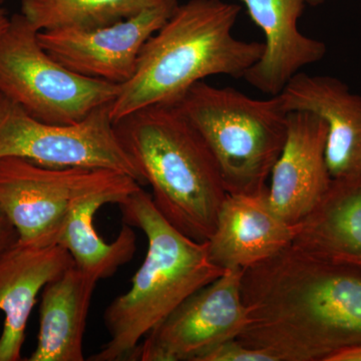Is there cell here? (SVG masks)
Returning a JSON list of instances; mask_svg holds the SVG:
<instances>
[{
    "label": "cell",
    "mask_w": 361,
    "mask_h": 361,
    "mask_svg": "<svg viewBox=\"0 0 361 361\" xmlns=\"http://www.w3.org/2000/svg\"><path fill=\"white\" fill-rule=\"evenodd\" d=\"M249 323L238 339L276 361H329L361 346V269L291 243L243 270Z\"/></svg>",
    "instance_id": "cell-1"
},
{
    "label": "cell",
    "mask_w": 361,
    "mask_h": 361,
    "mask_svg": "<svg viewBox=\"0 0 361 361\" xmlns=\"http://www.w3.org/2000/svg\"><path fill=\"white\" fill-rule=\"evenodd\" d=\"M240 11L223 0L179 4L142 47L134 75L118 87L110 104L114 123L147 106L176 104L205 78H244L264 44L233 35Z\"/></svg>",
    "instance_id": "cell-2"
},
{
    "label": "cell",
    "mask_w": 361,
    "mask_h": 361,
    "mask_svg": "<svg viewBox=\"0 0 361 361\" xmlns=\"http://www.w3.org/2000/svg\"><path fill=\"white\" fill-rule=\"evenodd\" d=\"M125 224L146 235L148 251L130 290L111 301L104 313L108 342L92 361L130 360L140 342L185 300L220 277L207 242L183 234L140 188L120 204Z\"/></svg>",
    "instance_id": "cell-3"
},
{
    "label": "cell",
    "mask_w": 361,
    "mask_h": 361,
    "mask_svg": "<svg viewBox=\"0 0 361 361\" xmlns=\"http://www.w3.org/2000/svg\"><path fill=\"white\" fill-rule=\"evenodd\" d=\"M115 127L161 215L189 238L208 241L228 194L198 130L176 104L147 106Z\"/></svg>",
    "instance_id": "cell-4"
},
{
    "label": "cell",
    "mask_w": 361,
    "mask_h": 361,
    "mask_svg": "<svg viewBox=\"0 0 361 361\" xmlns=\"http://www.w3.org/2000/svg\"><path fill=\"white\" fill-rule=\"evenodd\" d=\"M174 104L205 141L227 194L267 191L288 129V111L279 96L253 99L202 80Z\"/></svg>",
    "instance_id": "cell-5"
},
{
    "label": "cell",
    "mask_w": 361,
    "mask_h": 361,
    "mask_svg": "<svg viewBox=\"0 0 361 361\" xmlns=\"http://www.w3.org/2000/svg\"><path fill=\"white\" fill-rule=\"evenodd\" d=\"M39 32L23 14L11 16L0 39V94L37 120L63 125L113 103L120 85L68 70L45 51Z\"/></svg>",
    "instance_id": "cell-6"
},
{
    "label": "cell",
    "mask_w": 361,
    "mask_h": 361,
    "mask_svg": "<svg viewBox=\"0 0 361 361\" xmlns=\"http://www.w3.org/2000/svg\"><path fill=\"white\" fill-rule=\"evenodd\" d=\"M142 185L130 176L87 168H51L16 157L0 159V206L18 241L56 244L78 201L104 192L132 195Z\"/></svg>",
    "instance_id": "cell-7"
},
{
    "label": "cell",
    "mask_w": 361,
    "mask_h": 361,
    "mask_svg": "<svg viewBox=\"0 0 361 361\" xmlns=\"http://www.w3.org/2000/svg\"><path fill=\"white\" fill-rule=\"evenodd\" d=\"M6 157L44 167L116 171L146 185L116 134L110 104L80 122L63 125L37 120L0 94V159Z\"/></svg>",
    "instance_id": "cell-8"
},
{
    "label": "cell",
    "mask_w": 361,
    "mask_h": 361,
    "mask_svg": "<svg viewBox=\"0 0 361 361\" xmlns=\"http://www.w3.org/2000/svg\"><path fill=\"white\" fill-rule=\"evenodd\" d=\"M243 270H226L188 297L140 342L130 360L200 361L218 344L238 338L249 323Z\"/></svg>",
    "instance_id": "cell-9"
},
{
    "label": "cell",
    "mask_w": 361,
    "mask_h": 361,
    "mask_svg": "<svg viewBox=\"0 0 361 361\" xmlns=\"http://www.w3.org/2000/svg\"><path fill=\"white\" fill-rule=\"evenodd\" d=\"M178 6V0H154L141 13L115 25L92 30L39 32V44L61 66L78 75L123 85L134 75L147 40Z\"/></svg>",
    "instance_id": "cell-10"
},
{
    "label": "cell",
    "mask_w": 361,
    "mask_h": 361,
    "mask_svg": "<svg viewBox=\"0 0 361 361\" xmlns=\"http://www.w3.org/2000/svg\"><path fill=\"white\" fill-rule=\"evenodd\" d=\"M327 127L310 111L288 113L286 140L271 172L267 198L275 212L296 226L322 201L331 184L325 160Z\"/></svg>",
    "instance_id": "cell-11"
},
{
    "label": "cell",
    "mask_w": 361,
    "mask_h": 361,
    "mask_svg": "<svg viewBox=\"0 0 361 361\" xmlns=\"http://www.w3.org/2000/svg\"><path fill=\"white\" fill-rule=\"evenodd\" d=\"M285 110L310 111L327 127L325 160L331 179L361 176V96L329 75L296 73L279 94Z\"/></svg>",
    "instance_id": "cell-12"
},
{
    "label": "cell",
    "mask_w": 361,
    "mask_h": 361,
    "mask_svg": "<svg viewBox=\"0 0 361 361\" xmlns=\"http://www.w3.org/2000/svg\"><path fill=\"white\" fill-rule=\"evenodd\" d=\"M75 266L59 244L33 245L16 241L0 256V361L21 360L27 322L37 297L52 280Z\"/></svg>",
    "instance_id": "cell-13"
},
{
    "label": "cell",
    "mask_w": 361,
    "mask_h": 361,
    "mask_svg": "<svg viewBox=\"0 0 361 361\" xmlns=\"http://www.w3.org/2000/svg\"><path fill=\"white\" fill-rule=\"evenodd\" d=\"M296 227L275 212L267 191L228 194L212 236L207 241L209 255L223 270L246 269L291 244Z\"/></svg>",
    "instance_id": "cell-14"
},
{
    "label": "cell",
    "mask_w": 361,
    "mask_h": 361,
    "mask_svg": "<svg viewBox=\"0 0 361 361\" xmlns=\"http://www.w3.org/2000/svg\"><path fill=\"white\" fill-rule=\"evenodd\" d=\"M251 20L264 33V49L244 78L271 97L279 96L285 85L304 66L324 58L326 45L298 30L306 0H240Z\"/></svg>",
    "instance_id": "cell-15"
},
{
    "label": "cell",
    "mask_w": 361,
    "mask_h": 361,
    "mask_svg": "<svg viewBox=\"0 0 361 361\" xmlns=\"http://www.w3.org/2000/svg\"><path fill=\"white\" fill-rule=\"evenodd\" d=\"M99 280L75 266L42 289L37 348L30 361L85 360L84 336Z\"/></svg>",
    "instance_id": "cell-16"
},
{
    "label": "cell",
    "mask_w": 361,
    "mask_h": 361,
    "mask_svg": "<svg viewBox=\"0 0 361 361\" xmlns=\"http://www.w3.org/2000/svg\"><path fill=\"white\" fill-rule=\"evenodd\" d=\"M292 243L317 257L361 269V176L332 179L322 201L297 224Z\"/></svg>",
    "instance_id": "cell-17"
},
{
    "label": "cell",
    "mask_w": 361,
    "mask_h": 361,
    "mask_svg": "<svg viewBox=\"0 0 361 361\" xmlns=\"http://www.w3.org/2000/svg\"><path fill=\"white\" fill-rule=\"evenodd\" d=\"M128 197L118 192H104L78 201L56 242L71 254L75 267L99 281L113 276L118 268L132 260L137 250V237L130 226L123 225L118 237L106 243L94 224V216L102 207L120 205Z\"/></svg>",
    "instance_id": "cell-18"
},
{
    "label": "cell",
    "mask_w": 361,
    "mask_h": 361,
    "mask_svg": "<svg viewBox=\"0 0 361 361\" xmlns=\"http://www.w3.org/2000/svg\"><path fill=\"white\" fill-rule=\"evenodd\" d=\"M154 0H21L20 13L39 32L92 30L128 20Z\"/></svg>",
    "instance_id": "cell-19"
},
{
    "label": "cell",
    "mask_w": 361,
    "mask_h": 361,
    "mask_svg": "<svg viewBox=\"0 0 361 361\" xmlns=\"http://www.w3.org/2000/svg\"><path fill=\"white\" fill-rule=\"evenodd\" d=\"M200 361H276L260 349L249 348L238 338L218 344L202 356Z\"/></svg>",
    "instance_id": "cell-20"
},
{
    "label": "cell",
    "mask_w": 361,
    "mask_h": 361,
    "mask_svg": "<svg viewBox=\"0 0 361 361\" xmlns=\"http://www.w3.org/2000/svg\"><path fill=\"white\" fill-rule=\"evenodd\" d=\"M18 240V231L0 206V256Z\"/></svg>",
    "instance_id": "cell-21"
},
{
    "label": "cell",
    "mask_w": 361,
    "mask_h": 361,
    "mask_svg": "<svg viewBox=\"0 0 361 361\" xmlns=\"http://www.w3.org/2000/svg\"><path fill=\"white\" fill-rule=\"evenodd\" d=\"M329 361H361V346L339 351L330 356Z\"/></svg>",
    "instance_id": "cell-22"
},
{
    "label": "cell",
    "mask_w": 361,
    "mask_h": 361,
    "mask_svg": "<svg viewBox=\"0 0 361 361\" xmlns=\"http://www.w3.org/2000/svg\"><path fill=\"white\" fill-rule=\"evenodd\" d=\"M4 4V0H0V39H1L4 32H6L7 27H8L9 21H11V16H8V14H7Z\"/></svg>",
    "instance_id": "cell-23"
},
{
    "label": "cell",
    "mask_w": 361,
    "mask_h": 361,
    "mask_svg": "<svg viewBox=\"0 0 361 361\" xmlns=\"http://www.w3.org/2000/svg\"><path fill=\"white\" fill-rule=\"evenodd\" d=\"M330 1V0H306V4L310 6H319V4H325V2Z\"/></svg>",
    "instance_id": "cell-24"
}]
</instances>
